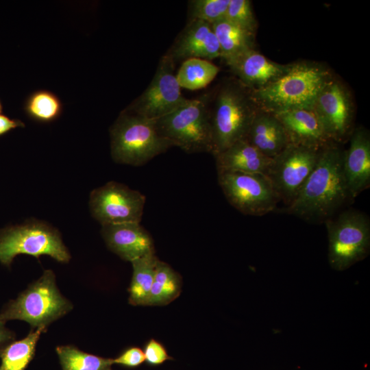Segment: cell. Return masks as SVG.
<instances>
[{
	"label": "cell",
	"mask_w": 370,
	"mask_h": 370,
	"mask_svg": "<svg viewBox=\"0 0 370 370\" xmlns=\"http://www.w3.org/2000/svg\"><path fill=\"white\" fill-rule=\"evenodd\" d=\"M344 151L331 143L286 212L305 220H327L350 197L343 169ZM351 198V197H350Z\"/></svg>",
	"instance_id": "6da1fadb"
},
{
	"label": "cell",
	"mask_w": 370,
	"mask_h": 370,
	"mask_svg": "<svg viewBox=\"0 0 370 370\" xmlns=\"http://www.w3.org/2000/svg\"><path fill=\"white\" fill-rule=\"evenodd\" d=\"M333 77L323 65L291 64L288 71L267 86L251 91L258 109L277 114L290 110L312 108L323 88Z\"/></svg>",
	"instance_id": "7a4b0ae2"
},
{
	"label": "cell",
	"mask_w": 370,
	"mask_h": 370,
	"mask_svg": "<svg viewBox=\"0 0 370 370\" xmlns=\"http://www.w3.org/2000/svg\"><path fill=\"white\" fill-rule=\"evenodd\" d=\"M210 108L213 156L245 139L258 111L250 89L237 79L221 86Z\"/></svg>",
	"instance_id": "3957f363"
},
{
	"label": "cell",
	"mask_w": 370,
	"mask_h": 370,
	"mask_svg": "<svg viewBox=\"0 0 370 370\" xmlns=\"http://www.w3.org/2000/svg\"><path fill=\"white\" fill-rule=\"evenodd\" d=\"M111 155L117 163L141 166L172 147L154 120L122 111L110 130Z\"/></svg>",
	"instance_id": "277c9868"
},
{
	"label": "cell",
	"mask_w": 370,
	"mask_h": 370,
	"mask_svg": "<svg viewBox=\"0 0 370 370\" xmlns=\"http://www.w3.org/2000/svg\"><path fill=\"white\" fill-rule=\"evenodd\" d=\"M210 97L188 99L177 109L155 121L159 133L173 147L187 153H212Z\"/></svg>",
	"instance_id": "5b68a950"
},
{
	"label": "cell",
	"mask_w": 370,
	"mask_h": 370,
	"mask_svg": "<svg viewBox=\"0 0 370 370\" xmlns=\"http://www.w3.org/2000/svg\"><path fill=\"white\" fill-rule=\"evenodd\" d=\"M73 308L71 303L63 297L56 284L55 274L45 270L42 276L31 284L14 300L3 308L0 319H18L27 322L32 327L44 328L64 316Z\"/></svg>",
	"instance_id": "8992f818"
},
{
	"label": "cell",
	"mask_w": 370,
	"mask_h": 370,
	"mask_svg": "<svg viewBox=\"0 0 370 370\" xmlns=\"http://www.w3.org/2000/svg\"><path fill=\"white\" fill-rule=\"evenodd\" d=\"M22 254L37 258L48 255L64 263L71 258L58 230L37 220L0 230V262L10 267L13 259Z\"/></svg>",
	"instance_id": "52a82bcc"
},
{
	"label": "cell",
	"mask_w": 370,
	"mask_h": 370,
	"mask_svg": "<svg viewBox=\"0 0 370 370\" xmlns=\"http://www.w3.org/2000/svg\"><path fill=\"white\" fill-rule=\"evenodd\" d=\"M328 261L336 271H344L364 260L370 251V221L367 216L348 210L325 220Z\"/></svg>",
	"instance_id": "ba28073f"
},
{
	"label": "cell",
	"mask_w": 370,
	"mask_h": 370,
	"mask_svg": "<svg viewBox=\"0 0 370 370\" xmlns=\"http://www.w3.org/2000/svg\"><path fill=\"white\" fill-rule=\"evenodd\" d=\"M219 184L228 202L241 212L262 216L280 201L269 177L264 174L218 173Z\"/></svg>",
	"instance_id": "9c48e42d"
},
{
	"label": "cell",
	"mask_w": 370,
	"mask_h": 370,
	"mask_svg": "<svg viewBox=\"0 0 370 370\" xmlns=\"http://www.w3.org/2000/svg\"><path fill=\"white\" fill-rule=\"evenodd\" d=\"M321 149L289 143L272 159L267 176L280 200L287 206L314 169Z\"/></svg>",
	"instance_id": "30bf717a"
},
{
	"label": "cell",
	"mask_w": 370,
	"mask_h": 370,
	"mask_svg": "<svg viewBox=\"0 0 370 370\" xmlns=\"http://www.w3.org/2000/svg\"><path fill=\"white\" fill-rule=\"evenodd\" d=\"M174 69L175 62L164 54L148 87L125 110L147 119L157 120L187 101L188 99L181 92Z\"/></svg>",
	"instance_id": "8fae6325"
},
{
	"label": "cell",
	"mask_w": 370,
	"mask_h": 370,
	"mask_svg": "<svg viewBox=\"0 0 370 370\" xmlns=\"http://www.w3.org/2000/svg\"><path fill=\"white\" fill-rule=\"evenodd\" d=\"M146 198L139 191L116 182L92 190L90 209L101 225L140 223Z\"/></svg>",
	"instance_id": "7c38bea8"
},
{
	"label": "cell",
	"mask_w": 370,
	"mask_h": 370,
	"mask_svg": "<svg viewBox=\"0 0 370 370\" xmlns=\"http://www.w3.org/2000/svg\"><path fill=\"white\" fill-rule=\"evenodd\" d=\"M332 143H341L349 134L353 119L350 96L344 86L332 78L323 88L312 106Z\"/></svg>",
	"instance_id": "4fadbf2b"
},
{
	"label": "cell",
	"mask_w": 370,
	"mask_h": 370,
	"mask_svg": "<svg viewBox=\"0 0 370 370\" xmlns=\"http://www.w3.org/2000/svg\"><path fill=\"white\" fill-rule=\"evenodd\" d=\"M165 54L175 63L190 58L210 61L220 58V47L212 25L200 20H188L184 29Z\"/></svg>",
	"instance_id": "5bb4252c"
},
{
	"label": "cell",
	"mask_w": 370,
	"mask_h": 370,
	"mask_svg": "<svg viewBox=\"0 0 370 370\" xmlns=\"http://www.w3.org/2000/svg\"><path fill=\"white\" fill-rule=\"evenodd\" d=\"M101 235L108 247L120 258L130 262L155 253L153 239L140 223L101 225Z\"/></svg>",
	"instance_id": "9a60e30c"
},
{
	"label": "cell",
	"mask_w": 370,
	"mask_h": 370,
	"mask_svg": "<svg viewBox=\"0 0 370 370\" xmlns=\"http://www.w3.org/2000/svg\"><path fill=\"white\" fill-rule=\"evenodd\" d=\"M237 79L251 90L260 89L275 81L290 69L291 64L273 62L256 50L250 49L227 62Z\"/></svg>",
	"instance_id": "2e32d148"
},
{
	"label": "cell",
	"mask_w": 370,
	"mask_h": 370,
	"mask_svg": "<svg viewBox=\"0 0 370 370\" xmlns=\"http://www.w3.org/2000/svg\"><path fill=\"white\" fill-rule=\"evenodd\" d=\"M343 173L350 195L355 198L370 186V137L360 127L354 131L347 150L344 151Z\"/></svg>",
	"instance_id": "e0dca14e"
},
{
	"label": "cell",
	"mask_w": 370,
	"mask_h": 370,
	"mask_svg": "<svg viewBox=\"0 0 370 370\" xmlns=\"http://www.w3.org/2000/svg\"><path fill=\"white\" fill-rule=\"evenodd\" d=\"M274 115L285 129L290 143L322 149L332 143L313 108L290 110Z\"/></svg>",
	"instance_id": "ac0fdd59"
},
{
	"label": "cell",
	"mask_w": 370,
	"mask_h": 370,
	"mask_svg": "<svg viewBox=\"0 0 370 370\" xmlns=\"http://www.w3.org/2000/svg\"><path fill=\"white\" fill-rule=\"evenodd\" d=\"M218 173L237 172L267 175L273 158H270L246 138L238 140L214 156Z\"/></svg>",
	"instance_id": "d6986e66"
},
{
	"label": "cell",
	"mask_w": 370,
	"mask_h": 370,
	"mask_svg": "<svg viewBox=\"0 0 370 370\" xmlns=\"http://www.w3.org/2000/svg\"><path fill=\"white\" fill-rule=\"evenodd\" d=\"M246 139L266 156L273 158L289 143L282 124L273 114L258 110Z\"/></svg>",
	"instance_id": "ffe728a7"
},
{
	"label": "cell",
	"mask_w": 370,
	"mask_h": 370,
	"mask_svg": "<svg viewBox=\"0 0 370 370\" xmlns=\"http://www.w3.org/2000/svg\"><path fill=\"white\" fill-rule=\"evenodd\" d=\"M212 27L219 44L220 58L225 62L255 49L256 34L234 25L225 18L213 23Z\"/></svg>",
	"instance_id": "44dd1931"
},
{
	"label": "cell",
	"mask_w": 370,
	"mask_h": 370,
	"mask_svg": "<svg viewBox=\"0 0 370 370\" xmlns=\"http://www.w3.org/2000/svg\"><path fill=\"white\" fill-rule=\"evenodd\" d=\"M158 261L155 253H151L131 262L133 274L128 289L131 305H147Z\"/></svg>",
	"instance_id": "7402d4cb"
},
{
	"label": "cell",
	"mask_w": 370,
	"mask_h": 370,
	"mask_svg": "<svg viewBox=\"0 0 370 370\" xmlns=\"http://www.w3.org/2000/svg\"><path fill=\"white\" fill-rule=\"evenodd\" d=\"M182 279L168 264L159 260L147 306H164L180 294Z\"/></svg>",
	"instance_id": "603a6c76"
},
{
	"label": "cell",
	"mask_w": 370,
	"mask_h": 370,
	"mask_svg": "<svg viewBox=\"0 0 370 370\" xmlns=\"http://www.w3.org/2000/svg\"><path fill=\"white\" fill-rule=\"evenodd\" d=\"M23 110L32 120L49 123L57 120L63 111V103L54 92L45 89L31 92L25 99Z\"/></svg>",
	"instance_id": "cb8c5ba5"
},
{
	"label": "cell",
	"mask_w": 370,
	"mask_h": 370,
	"mask_svg": "<svg viewBox=\"0 0 370 370\" xmlns=\"http://www.w3.org/2000/svg\"><path fill=\"white\" fill-rule=\"evenodd\" d=\"M46 328L32 331L24 338L13 341L0 354V370H25L33 359L37 342Z\"/></svg>",
	"instance_id": "d4e9b609"
},
{
	"label": "cell",
	"mask_w": 370,
	"mask_h": 370,
	"mask_svg": "<svg viewBox=\"0 0 370 370\" xmlns=\"http://www.w3.org/2000/svg\"><path fill=\"white\" fill-rule=\"evenodd\" d=\"M219 71V68L210 60L190 58L183 61L175 75L181 88L196 90L208 86Z\"/></svg>",
	"instance_id": "484cf974"
},
{
	"label": "cell",
	"mask_w": 370,
	"mask_h": 370,
	"mask_svg": "<svg viewBox=\"0 0 370 370\" xmlns=\"http://www.w3.org/2000/svg\"><path fill=\"white\" fill-rule=\"evenodd\" d=\"M62 370H113L112 358L84 352L73 345L56 347Z\"/></svg>",
	"instance_id": "4316f807"
},
{
	"label": "cell",
	"mask_w": 370,
	"mask_h": 370,
	"mask_svg": "<svg viewBox=\"0 0 370 370\" xmlns=\"http://www.w3.org/2000/svg\"><path fill=\"white\" fill-rule=\"evenodd\" d=\"M230 0H193L188 3L189 20L213 24L225 18Z\"/></svg>",
	"instance_id": "83f0119b"
},
{
	"label": "cell",
	"mask_w": 370,
	"mask_h": 370,
	"mask_svg": "<svg viewBox=\"0 0 370 370\" xmlns=\"http://www.w3.org/2000/svg\"><path fill=\"white\" fill-rule=\"evenodd\" d=\"M225 18L248 32H256L258 23L249 0H230Z\"/></svg>",
	"instance_id": "f1b7e54d"
},
{
	"label": "cell",
	"mask_w": 370,
	"mask_h": 370,
	"mask_svg": "<svg viewBox=\"0 0 370 370\" xmlns=\"http://www.w3.org/2000/svg\"><path fill=\"white\" fill-rule=\"evenodd\" d=\"M143 351L145 361L150 366L160 365L166 360H173L168 354L164 346L153 338H151L145 343Z\"/></svg>",
	"instance_id": "f546056e"
},
{
	"label": "cell",
	"mask_w": 370,
	"mask_h": 370,
	"mask_svg": "<svg viewBox=\"0 0 370 370\" xmlns=\"http://www.w3.org/2000/svg\"><path fill=\"white\" fill-rule=\"evenodd\" d=\"M145 362L143 351L138 347H130L125 349L118 357L112 359L113 364L125 367L135 368Z\"/></svg>",
	"instance_id": "4dcf8cb0"
},
{
	"label": "cell",
	"mask_w": 370,
	"mask_h": 370,
	"mask_svg": "<svg viewBox=\"0 0 370 370\" xmlns=\"http://www.w3.org/2000/svg\"><path fill=\"white\" fill-rule=\"evenodd\" d=\"M25 123L17 119H11L0 114V136L16 127H24Z\"/></svg>",
	"instance_id": "1f68e13d"
},
{
	"label": "cell",
	"mask_w": 370,
	"mask_h": 370,
	"mask_svg": "<svg viewBox=\"0 0 370 370\" xmlns=\"http://www.w3.org/2000/svg\"><path fill=\"white\" fill-rule=\"evenodd\" d=\"M5 322L0 319V354L15 339V334L5 326Z\"/></svg>",
	"instance_id": "d6a6232c"
},
{
	"label": "cell",
	"mask_w": 370,
	"mask_h": 370,
	"mask_svg": "<svg viewBox=\"0 0 370 370\" xmlns=\"http://www.w3.org/2000/svg\"><path fill=\"white\" fill-rule=\"evenodd\" d=\"M2 110H3V105H2L1 102V100H0V113L2 112Z\"/></svg>",
	"instance_id": "836d02e7"
}]
</instances>
